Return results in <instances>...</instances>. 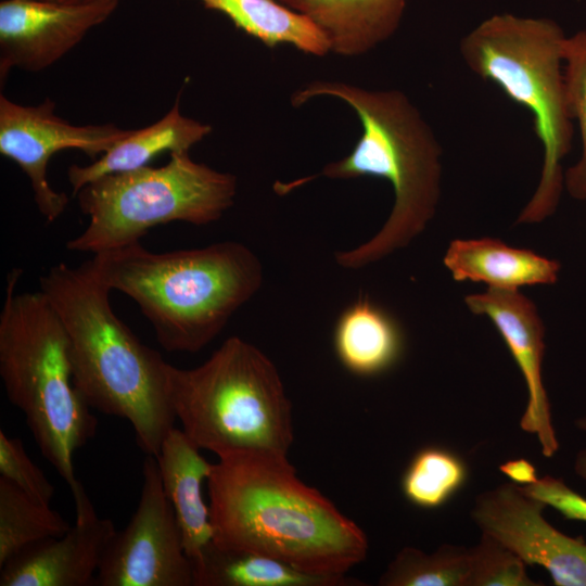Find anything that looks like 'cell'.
Instances as JSON below:
<instances>
[{"mask_svg": "<svg viewBox=\"0 0 586 586\" xmlns=\"http://www.w3.org/2000/svg\"><path fill=\"white\" fill-rule=\"evenodd\" d=\"M471 547L445 544L428 553L404 547L379 578L381 586H468Z\"/></svg>", "mask_w": 586, "mask_h": 586, "instance_id": "cell-23", "label": "cell"}, {"mask_svg": "<svg viewBox=\"0 0 586 586\" xmlns=\"http://www.w3.org/2000/svg\"><path fill=\"white\" fill-rule=\"evenodd\" d=\"M467 476V466L459 456L431 446L413 456L403 475L402 489L411 504L432 509L448 501Z\"/></svg>", "mask_w": 586, "mask_h": 586, "instance_id": "cell-24", "label": "cell"}, {"mask_svg": "<svg viewBox=\"0 0 586 586\" xmlns=\"http://www.w3.org/2000/svg\"><path fill=\"white\" fill-rule=\"evenodd\" d=\"M180 99L157 122L131 129L129 135L100 155L93 163L72 165L67 178L76 194L84 186L106 175L132 170L146 166L157 155L189 150L212 131V126L186 117L180 111Z\"/></svg>", "mask_w": 586, "mask_h": 586, "instance_id": "cell-18", "label": "cell"}, {"mask_svg": "<svg viewBox=\"0 0 586 586\" xmlns=\"http://www.w3.org/2000/svg\"><path fill=\"white\" fill-rule=\"evenodd\" d=\"M75 195L88 225L66 247L97 254L140 242L160 225L217 221L234 203L237 177L178 152L160 167L146 165L98 178Z\"/></svg>", "mask_w": 586, "mask_h": 586, "instance_id": "cell-8", "label": "cell"}, {"mask_svg": "<svg viewBox=\"0 0 586 586\" xmlns=\"http://www.w3.org/2000/svg\"><path fill=\"white\" fill-rule=\"evenodd\" d=\"M464 304L474 315L487 317L504 339L527 390L520 426L537 437L545 457H552L559 449V441L543 383L546 329L536 305L519 290L493 288L467 295Z\"/></svg>", "mask_w": 586, "mask_h": 586, "instance_id": "cell-13", "label": "cell"}, {"mask_svg": "<svg viewBox=\"0 0 586 586\" xmlns=\"http://www.w3.org/2000/svg\"><path fill=\"white\" fill-rule=\"evenodd\" d=\"M334 352L342 366L359 377L392 368L404 348L397 321L367 296H360L339 316L333 331Z\"/></svg>", "mask_w": 586, "mask_h": 586, "instance_id": "cell-19", "label": "cell"}, {"mask_svg": "<svg viewBox=\"0 0 586 586\" xmlns=\"http://www.w3.org/2000/svg\"><path fill=\"white\" fill-rule=\"evenodd\" d=\"M193 586H362L344 575H319L258 552L212 543L192 562Z\"/></svg>", "mask_w": 586, "mask_h": 586, "instance_id": "cell-20", "label": "cell"}, {"mask_svg": "<svg viewBox=\"0 0 586 586\" xmlns=\"http://www.w3.org/2000/svg\"><path fill=\"white\" fill-rule=\"evenodd\" d=\"M546 507L511 482L480 494L471 517L526 565L547 570L555 585L586 586V543L553 527L544 518Z\"/></svg>", "mask_w": 586, "mask_h": 586, "instance_id": "cell-11", "label": "cell"}, {"mask_svg": "<svg viewBox=\"0 0 586 586\" xmlns=\"http://www.w3.org/2000/svg\"><path fill=\"white\" fill-rule=\"evenodd\" d=\"M21 276L20 268L8 275L0 314V377L41 454L73 492L81 484L74 454L95 434L97 419L75 387L62 321L40 290L16 292Z\"/></svg>", "mask_w": 586, "mask_h": 586, "instance_id": "cell-5", "label": "cell"}, {"mask_svg": "<svg viewBox=\"0 0 586 586\" xmlns=\"http://www.w3.org/2000/svg\"><path fill=\"white\" fill-rule=\"evenodd\" d=\"M46 2H53V3H60V4H91V3H98V2H119L120 0H40Z\"/></svg>", "mask_w": 586, "mask_h": 586, "instance_id": "cell-31", "label": "cell"}, {"mask_svg": "<svg viewBox=\"0 0 586 586\" xmlns=\"http://www.w3.org/2000/svg\"><path fill=\"white\" fill-rule=\"evenodd\" d=\"M69 527L50 506L0 476V568L29 545L61 536Z\"/></svg>", "mask_w": 586, "mask_h": 586, "instance_id": "cell-22", "label": "cell"}, {"mask_svg": "<svg viewBox=\"0 0 586 586\" xmlns=\"http://www.w3.org/2000/svg\"><path fill=\"white\" fill-rule=\"evenodd\" d=\"M0 473L40 504L50 506L54 486L28 457L20 438L0 431Z\"/></svg>", "mask_w": 586, "mask_h": 586, "instance_id": "cell-27", "label": "cell"}, {"mask_svg": "<svg viewBox=\"0 0 586 586\" xmlns=\"http://www.w3.org/2000/svg\"><path fill=\"white\" fill-rule=\"evenodd\" d=\"M500 471L519 485H528L538 480L535 467L525 459H513L500 466Z\"/></svg>", "mask_w": 586, "mask_h": 586, "instance_id": "cell-29", "label": "cell"}, {"mask_svg": "<svg viewBox=\"0 0 586 586\" xmlns=\"http://www.w3.org/2000/svg\"><path fill=\"white\" fill-rule=\"evenodd\" d=\"M119 2L60 4L40 0L0 2V84L20 68L42 71L105 22Z\"/></svg>", "mask_w": 586, "mask_h": 586, "instance_id": "cell-12", "label": "cell"}, {"mask_svg": "<svg viewBox=\"0 0 586 586\" xmlns=\"http://www.w3.org/2000/svg\"><path fill=\"white\" fill-rule=\"evenodd\" d=\"M563 75L569 112L582 138L581 157L564 173V188L573 199L586 202V29L565 38Z\"/></svg>", "mask_w": 586, "mask_h": 586, "instance_id": "cell-25", "label": "cell"}, {"mask_svg": "<svg viewBox=\"0 0 586 586\" xmlns=\"http://www.w3.org/2000/svg\"><path fill=\"white\" fill-rule=\"evenodd\" d=\"M526 564L492 536L482 533L471 547V572L468 586H538L527 575Z\"/></svg>", "mask_w": 586, "mask_h": 586, "instance_id": "cell-26", "label": "cell"}, {"mask_svg": "<svg viewBox=\"0 0 586 586\" xmlns=\"http://www.w3.org/2000/svg\"><path fill=\"white\" fill-rule=\"evenodd\" d=\"M90 271L139 306L167 352L209 344L260 289L263 265L238 241L154 253L140 242L93 254Z\"/></svg>", "mask_w": 586, "mask_h": 586, "instance_id": "cell-4", "label": "cell"}, {"mask_svg": "<svg viewBox=\"0 0 586 586\" xmlns=\"http://www.w3.org/2000/svg\"><path fill=\"white\" fill-rule=\"evenodd\" d=\"M76 521L56 537L24 548L0 569V586H93L107 544L116 530L100 518L80 484L72 492Z\"/></svg>", "mask_w": 586, "mask_h": 586, "instance_id": "cell-14", "label": "cell"}, {"mask_svg": "<svg viewBox=\"0 0 586 586\" xmlns=\"http://www.w3.org/2000/svg\"><path fill=\"white\" fill-rule=\"evenodd\" d=\"M309 17L324 34L330 51L365 54L398 28L407 0H278Z\"/></svg>", "mask_w": 586, "mask_h": 586, "instance_id": "cell-17", "label": "cell"}, {"mask_svg": "<svg viewBox=\"0 0 586 586\" xmlns=\"http://www.w3.org/2000/svg\"><path fill=\"white\" fill-rule=\"evenodd\" d=\"M317 97L345 102L357 114L362 132L352 152L311 177L276 184L281 194L317 177L387 180L394 204L382 228L359 246L334 254L351 270L377 263L408 246L434 217L441 198L442 148L418 109L399 90H367L343 81H311L291 95L297 107Z\"/></svg>", "mask_w": 586, "mask_h": 586, "instance_id": "cell-2", "label": "cell"}, {"mask_svg": "<svg viewBox=\"0 0 586 586\" xmlns=\"http://www.w3.org/2000/svg\"><path fill=\"white\" fill-rule=\"evenodd\" d=\"M213 542L258 552L319 575H344L362 562L365 532L286 456L242 451L218 457L207 479Z\"/></svg>", "mask_w": 586, "mask_h": 586, "instance_id": "cell-1", "label": "cell"}, {"mask_svg": "<svg viewBox=\"0 0 586 586\" xmlns=\"http://www.w3.org/2000/svg\"><path fill=\"white\" fill-rule=\"evenodd\" d=\"M575 426L586 433V416L576 419ZM573 469L575 474L586 482V447L576 454Z\"/></svg>", "mask_w": 586, "mask_h": 586, "instance_id": "cell-30", "label": "cell"}, {"mask_svg": "<svg viewBox=\"0 0 586 586\" xmlns=\"http://www.w3.org/2000/svg\"><path fill=\"white\" fill-rule=\"evenodd\" d=\"M167 383L176 419L200 449L288 455L292 404L276 365L252 343L231 336L195 368L169 364Z\"/></svg>", "mask_w": 586, "mask_h": 586, "instance_id": "cell-7", "label": "cell"}, {"mask_svg": "<svg viewBox=\"0 0 586 586\" xmlns=\"http://www.w3.org/2000/svg\"><path fill=\"white\" fill-rule=\"evenodd\" d=\"M165 495L170 502L182 536L184 551L196 561L213 540L209 506L203 499L202 484L213 464L182 429L173 428L156 456Z\"/></svg>", "mask_w": 586, "mask_h": 586, "instance_id": "cell-15", "label": "cell"}, {"mask_svg": "<svg viewBox=\"0 0 586 586\" xmlns=\"http://www.w3.org/2000/svg\"><path fill=\"white\" fill-rule=\"evenodd\" d=\"M47 98L38 105H22L0 94V154L15 162L27 176L36 206L52 222L68 204L63 192L48 179L51 157L65 149H76L90 157L104 154L129 135L114 124L73 125L54 113Z\"/></svg>", "mask_w": 586, "mask_h": 586, "instance_id": "cell-10", "label": "cell"}, {"mask_svg": "<svg viewBox=\"0 0 586 586\" xmlns=\"http://www.w3.org/2000/svg\"><path fill=\"white\" fill-rule=\"evenodd\" d=\"M142 477L138 507L128 525L107 544L94 585L193 586V565L165 495L156 457L146 455Z\"/></svg>", "mask_w": 586, "mask_h": 586, "instance_id": "cell-9", "label": "cell"}, {"mask_svg": "<svg viewBox=\"0 0 586 586\" xmlns=\"http://www.w3.org/2000/svg\"><path fill=\"white\" fill-rule=\"evenodd\" d=\"M532 497L557 510L568 520L586 522V497L572 489L562 479L545 475L521 485Z\"/></svg>", "mask_w": 586, "mask_h": 586, "instance_id": "cell-28", "label": "cell"}, {"mask_svg": "<svg viewBox=\"0 0 586 586\" xmlns=\"http://www.w3.org/2000/svg\"><path fill=\"white\" fill-rule=\"evenodd\" d=\"M204 8L227 16L245 34L268 48L281 43L317 56L330 51L321 29L306 15L278 0H198Z\"/></svg>", "mask_w": 586, "mask_h": 586, "instance_id": "cell-21", "label": "cell"}, {"mask_svg": "<svg viewBox=\"0 0 586 586\" xmlns=\"http://www.w3.org/2000/svg\"><path fill=\"white\" fill-rule=\"evenodd\" d=\"M39 282L66 331L73 381L85 403L127 420L140 449L156 457L176 420L168 396L169 364L115 315L112 291L86 263H59Z\"/></svg>", "mask_w": 586, "mask_h": 586, "instance_id": "cell-3", "label": "cell"}, {"mask_svg": "<svg viewBox=\"0 0 586 586\" xmlns=\"http://www.w3.org/2000/svg\"><path fill=\"white\" fill-rule=\"evenodd\" d=\"M443 264L455 281L482 282L501 290L555 284L561 269L556 259L493 238L453 240Z\"/></svg>", "mask_w": 586, "mask_h": 586, "instance_id": "cell-16", "label": "cell"}, {"mask_svg": "<svg viewBox=\"0 0 586 586\" xmlns=\"http://www.w3.org/2000/svg\"><path fill=\"white\" fill-rule=\"evenodd\" d=\"M566 37L552 20L502 13L481 22L459 44L475 75L530 111L543 145L539 181L517 224H539L552 216L564 188L561 162L573 140L563 75Z\"/></svg>", "mask_w": 586, "mask_h": 586, "instance_id": "cell-6", "label": "cell"}]
</instances>
